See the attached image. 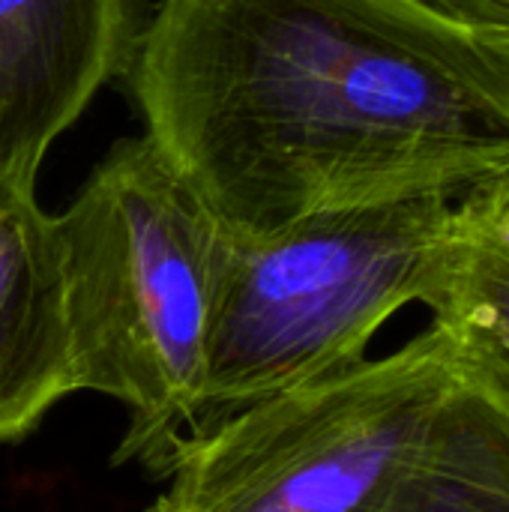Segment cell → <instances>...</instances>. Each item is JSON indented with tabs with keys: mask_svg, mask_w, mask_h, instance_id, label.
Here are the masks:
<instances>
[{
	"mask_svg": "<svg viewBox=\"0 0 509 512\" xmlns=\"http://www.w3.org/2000/svg\"><path fill=\"white\" fill-rule=\"evenodd\" d=\"M126 75L234 237L509 171V93L381 0H162Z\"/></svg>",
	"mask_w": 509,
	"mask_h": 512,
	"instance_id": "obj_1",
	"label": "cell"
},
{
	"mask_svg": "<svg viewBox=\"0 0 509 512\" xmlns=\"http://www.w3.org/2000/svg\"><path fill=\"white\" fill-rule=\"evenodd\" d=\"M78 393L129 414L117 462L159 474L201 426L210 327L234 234L150 138H123L54 216Z\"/></svg>",
	"mask_w": 509,
	"mask_h": 512,
	"instance_id": "obj_2",
	"label": "cell"
},
{
	"mask_svg": "<svg viewBox=\"0 0 509 512\" xmlns=\"http://www.w3.org/2000/svg\"><path fill=\"white\" fill-rule=\"evenodd\" d=\"M456 195H414L234 237L207 348L204 414L366 357L375 333L426 300Z\"/></svg>",
	"mask_w": 509,
	"mask_h": 512,
	"instance_id": "obj_3",
	"label": "cell"
},
{
	"mask_svg": "<svg viewBox=\"0 0 509 512\" xmlns=\"http://www.w3.org/2000/svg\"><path fill=\"white\" fill-rule=\"evenodd\" d=\"M456 381L432 324L393 354L252 399L171 447L147 512H381Z\"/></svg>",
	"mask_w": 509,
	"mask_h": 512,
	"instance_id": "obj_4",
	"label": "cell"
},
{
	"mask_svg": "<svg viewBox=\"0 0 509 512\" xmlns=\"http://www.w3.org/2000/svg\"><path fill=\"white\" fill-rule=\"evenodd\" d=\"M138 0H0V174L36 186L51 144L129 72Z\"/></svg>",
	"mask_w": 509,
	"mask_h": 512,
	"instance_id": "obj_5",
	"label": "cell"
},
{
	"mask_svg": "<svg viewBox=\"0 0 509 512\" xmlns=\"http://www.w3.org/2000/svg\"><path fill=\"white\" fill-rule=\"evenodd\" d=\"M0 174V444H18L78 393L54 216Z\"/></svg>",
	"mask_w": 509,
	"mask_h": 512,
	"instance_id": "obj_6",
	"label": "cell"
},
{
	"mask_svg": "<svg viewBox=\"0 0 509 512\" xmlns=\"http://www.w3.org/2000/svg\"><path fill=\"white\" fill-rule=\"evenodd\" d=\"M423 306L447 333L459 375L509 414V171L456 198Z\"/></svg>",
	"mask_w": 509,
	"mask_h": 512,
	"instance_id": "obj_7",
	"label": "cell"
},
{
	"mask_svg": "<svg viewBox=\"0 0 509 512\" xmlns=\"http://www.w3.org/2000/svg\"><path fill=\"white\" fill-rule=\"evenodd\" d=\"M381 512H509L507 411L459 375Z\"/></svg>",
	"mask_w": 509,
	"mask_h": 512,
	"instance_id": "obj_8",
	"label": "cell"
},
{
	"mask_svg": "<svg viewBox=\"0 0 509 512\" xmlns=\"http://www.w3.org/2000/svg\"><path fill=\"white\" fill-rule=\"evenodd\" d=\"M468 72L509 93V0H381Z\"/></svg>",
	"mask_w": 509,
	"mask_h": 512,
	"instance_id": "obj_9",
	"label": "cell"
}]
</instances>
